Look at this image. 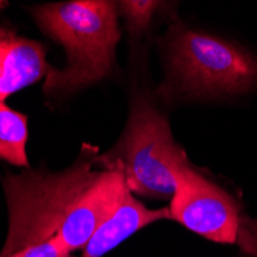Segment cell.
Instances as JSON below:
<instances>
[{
	"label": "cell",
	"instance_id": "1",
	"mask_svg": "<svg viewBox=\"0 0 257 257\" xmlns=\"http://www.w3.org/2000/svg\"><path fill=\"white\" fill-rule=\"evenodd\" d=\"M117 0H66L31 7L39 28L65 48L63 68L50 66L43 91L66 97L112 73L120 39Z\"/></svg>",
	"mask_w": 257,
	"mask_h": 257
},
{
	"label": "cell",
	"instance_id": "2",
	"mask_svg": "<svg viewBox=\"0 0 257 257\" xmlns=\"http://www.w3.org/2000/svg\"><path fill=\"white\" fill-rule=\"evenodd\" d=\"M96 163L97 157L83 156L60 173L7 174L4 190L10 223L0 257L56 237L69 209L99 177L102 170L92 168Z\"/></svg>",
	"mask_w": 257,
	"mask_h": 257
},
{
	"label": "cell",
	"instance_id": "3",
	"mask_svg": "<svg viewBox=\"0 0 257 257\" xmlns=\"http://www.w3.org/2000/svg\"><path fill=\"white\" fill-rule=\"evenodd\" d=\"M97 160L103 168L120 171L133 194L156 199L173 197L176 173L188 163L167 119L145 100L134 103L119 144Z\"/></svg>",
	"mask_w": 257,
	"mask_h": 257
},
{
	"label": "cell",
	"instance_id": "4",
	"mask_svg": "<svg viewBox=\"0 0 257 257\" xmlns=\"http://www.w3.org/2000/svg\"><path fill=\"white\" fill-rule=\"evenodd\" d=\"M170 63V83L190 94H234L257 82V62L248 53L197 31L174 30Z\"/></svg>",
	"mask_w": 257,
	"mask_h": 257
},
{
	"label": "cell",
	"instance_id": "5",
	"mask_svg": "<svg viewBox=\"0 0 257 257\" xmlns=\"http://www.w3.org/2000/svg\"><path fill=\"white\" fill-rule=\"evenodd\" d=\"M170 219L219 243H236L240 219L236 202L190 163L176 173V191L168 206Z\"/></svg>",
	"mask_w": 257,
	"mask_h": 257
},
{
	"label": "cell",
	"instance_id": "6",
	"mask_svg": "<svg viewBox=\"0 0 257 257\" xmlns=\"http://www.w3.org/2000/svg\"><path fill=\"white\" fill-rule=\"evenodd\" d=\"M125 177L117 170L103 168L99 177L69 209L57 240L66 252L83 249L97 228L112 214L128 193Z\"/></svg>",
	"mask_w": 257,
	"mask_h": 257
},
{
	"label": "cell",
	"instance_id": "7",
	"mask_svg": "<svg viewBox=\"0 0 257 257\" xmlns=\"http://www.w3.org/2000/svg\"><path fill=\"white\" fill-rule=\"evenodd\" d=\"M162 219H170L168 208L150 209L142 202H139L131 191H128L119 206L83 246L82 257H103L139 229Z\"/></svg>",
	"mask_w": 257,
	"mask_h": 257
},
{
	"label": "cell",
	"instance_id": "8",
	"mask_svg": "<svg viewBox=\"0 0 257 257\" xmlns=\"http://www.w3.org/2000/svg\"><path fill=\"white\" fill-rule=\"evenodd\" d=\"M48 69L45 46L16 34L0 53V102L46 77Z\"/></svg>",
	"mask_w": 257,
	"mask_h": 257
},
{
	"label": "cell",
	"instance_id": "9",
	"mask_svg": "<svg viewBox=\"0 0 257 257\" xmlns=\"http://www.w3.org/2000/svg\"><path fill=\"white\" fill-rule=\"evenodd\" d=\"M28 117L0 102V159L14 167L28 168Z\"/></svg>",
	"mask_w": 257,
	"mask_h": 257
},
{
	"label": "cell",
	"instance_id": "10",
	"mask_svg": "<svg viewBox=\"0 0 257 257\" xmlns=\"http://www.w3.org/2000/svg\"><path fill=\"white\" fill-rule=\"evenodd\" d=\"M117 2L120 11L126 17L130 30L133 33H140L150 25L160 0H117Z\"/></svg>",
	"mask_w": 257,
	"mask_h": 257
},
{
	"label": "cell",
	"instance_id": "11",
	"mask_svg": "<svg viewBox=\"0 0 257 257\" xmlns=\"http://www.w3.org/2000/svg\"><path fill=\"white\" fill-rule=\"evenodd\" d=\"M65 252L66 251L63 249L57 237H53L46 242H40L25 249H20L8 257H62Z\"/></svg>",
	"mask_w": 257,
	"mask_h": 257
},
{
	"label": "cell",
	"instance_id": "12",
	"mask_svg": "<svg viewBox=\"0 0 257 257\" xmlns=\"http://www.w3.org/2000/svg\"><path fill=\"white\" fill-rule=\"evenodd\" d=\"M16 36V33L4 25H0V53H2V50L7 46V43Z\"/></svg>",
	"mask_w": 257,
	"mask_h": 257
},
{
	"label": "cell",
	"instance_id": "13",
	"mask_svg": "<svg viewBox=\"0 0 257 257\" xmlns=\"http://www.w3.org/2000/svg\"><path fill=\"white\" fill-rule=\"evenodd\" d=\"M62 257H74V255H73V252H65Z\"/></svg>",
	"mask_w": 257,
	"mask_h": 257
}]
</instances>
